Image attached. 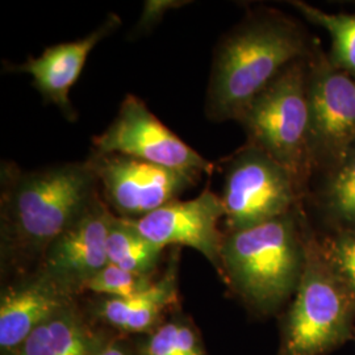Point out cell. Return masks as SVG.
I'll use <instances>...</instances> for the list:
<instances>
[{"mask_svg": "<svg viewBox=\"0 0 355 355\" xmlns=\"http://www.w3.org/2000/svg\"><path fill=\"white\" fill-rule=\"evenodd\" d=\"M101 196L89 161L23 170L3 162L0 171V252L3 271L29 274L51 242Z\"/></svg>", "mask_w": 355, "mask_h": 355, "instance_id": "obj_1", "label": "cell"}, {"mask_svg": "<svg viewBox=\"0 0 355 355\" xmlns=\"http://www.w3.org/2000/svg\"><path fill=\"white\" fill-rule=\"evenodd\" d=\"M315 48L302 26L275 10L246 15L216 46L205 114L216 123L239 121L254 98L288 64Z\"/></svg>", "mask_w": 355, "mask_h": 355, "instance_id": "obj_2", "label": "cell"}, {"mask_svg": "<svg viewBox=\"0 0 355 355\" xmlns=\"http://www.w3.org/2000/svg\"><path fill=\"white\" fill-rule=\"evenodd\" d=\"M300 205L253 228L224 232L220 277L257 316H272L292 300L305 266Z\"/></svg>", "mask_w": 355, "mask_h": 355, "instance_id": "obj_3", "label": "cell"}, {"mask_svg": "<svg viewBox=\"0 0 355 355\" xmlns=\"http://www.w3.org/2000/svg\"><path fill=\"white\" fill-rule=\"evenodd\" d=\"M354 334L355 293L330 268L306 221L304 272L282 318L278 355H328Z\"/></svg>", "mask_w": 355, "mask_h": 355, "instance_id": "obj_4", "label": "cell"}, {"mask_svg": "<svg viewBox=\"0 0 355 355\" xmlns=\"http://www.w3.org/2000/svg\"><path fill=\"white\" fill-rule=\"evenodd\" d=\"M308 58L288 64L254 98L239 120L248 142L283 166L304 195L313 173L309 157Z\"/></svg>", "mask_w": 355, "mask_h": 355, "instance_id": "obj_5", "label": "cell"}, {"mask_svg": "<svg viewBox=\"0 0 355 355\" xmlns=\"http://www.w3.org/2000/svg\"><path fill=\"white\" fill-rule=\"evenodd\" d=\"M303 196L283 166L248 142L224 162V232L253 228L286 215Z\"/></svg>", "mask_w": 355, "mask_h": 355, "instance_id": "obj_6", "label": "cell"}, {"mask_svg": "<svg viewBox=\"0 0 355 355\" xmlns=\"http://www.w3.org/2000/svg\"><path fill=\"white\" fill-rule=\"evenodd\" d=\"M306 98L311 165L327 171L355 144V79L315 49L308 58Z\"/></svg>", "mask_w": 355, "mask_h": 355, "instance_id": "obj_7", "label": "cell"}, {"mask_svg": "<svg viewBox=\"0 0 355 355\" xmlns=\"http://www.w3.org/2000/svg\"><path fill=\"white\" fill-rule=\"evenodd\" d=\"M92 146L96 154L127 155L198 177L212 174L215 167L130 94L123 99L111 124L92 139Z\"/></svg>", "mask_w": 355, "mask_h": 355, "instance_id": "obj_8", "label": "cell"}, {"mask_svg": "<svg viewBox=\"0 0 355 355\" xmlns=\"http://www.w3.org/2000/svg\"><path fill=\"white\" fill-rule=\"evenodd\" d=\"M103 200L123 218H140L198 183L200 177L120 154L89 155Z\"/></svg>", "mask_w": 355, "mask_h": 355, "instance_id": "obj_9", "label": "cell"}, {"mask_svg": "<svg viewBox=\"0 0 355 355\" xmlns=\"http://www.w3.org/2000/svg\"><path fill=\"white\" fill-rule=\"evenodd\" d=\"M225 218L221 196L205 189L190 200H173L140 218H128L154 245L187 246L204 255L220 275L225 233L218 227Z\"/></svg>", "mask_w": 355, "mask_h": 355, "instance_id": "obj_10", "label": "cell"}, {"mask_svg": "<svg viewBox=\"0 0 355 355\" xmlns=\"http://www.w3.org/2000/svg\"><path fill=\"white\" fill-rule=\"evenodd\" d=\"M114 214L98 196L73 225L51 242L38 271L66 291L78 295L103 267L108 265L107 239Z\"/></svg>", "mask_w": 355, "mask_h": 355, "instance_id": "obj_11", "label": "cell"}, {"mask_svg": "<svg viewBox=\"0 0 355 355\" xmlns=\"http://www.w3.org/2000/svg\"><path fill=\"white\" fill-rule=\"evenodd\" d=\"M73 303L76 295L38 270L17 277L0 297L1 355H16L33 330Z\"/></svg>", "mask_w": 355, "mask_h": 355, "instance_id": "obj_12", "label": "cell"}, {"mask_svg": "<svg viewBox=\"0 0 355 355\" xmlns=\"http://www.w3.org/2000/svg\"><path fill=\"white\" fill-rule=\"evenodd\" d=\"M120 24V17L112 13L87 36L49 46L41 55L29 57L24 64H15L10 70L32 76L35 87L45 102L54 104L69 120H74L76 111L70 103V89L79 79L89 53Z\"/></svg>", "mask_w": 355, "mask_h": 355, "instance_id": "obj_13", "label": "cell"}, {"mask_svg": "<svg viewBox=\"0 0 355 355\" xmlns=\"http://www.w3.org/2000/svg\"><path fill=\"white\" fill-rule=\"evenodd\" d=\"M179 249L171 253L165 274L154 280L146 291L128 299L99 296L94 313L114 329L124 333L149 334L164 321L162 315L178 299Z\"/></svg>", "mask_w": 355, "mask_h": 355, "instance_id": "obj_14", "label": "cell"}, {"mask_svg": "<svg viewBox=\"0 0 355 355\" xmlns=\"http://www.w3.org/2000/svg\"><path fill=\"white\" fill-rule=\"evenodd\" d=\"M108 341L73 303L33 330L16 355H99Z\"/></svg>", "mask_w": 355, "mask_h": 355, "instance_id": "obj_15", "label": "cell"}, {"mask_svg": "<svg viewBox=\"0 0 355 355\" xmlns=\"http://www.w3.org/2000/svg\"><path fill=\"white\" fill-rule=\"evenodd\" d=\"M318 211L330 232H355V144L343 159L324 171Z\"/></svg>", "mask_w": 355, "mask_h": 355, "instance_id": "obj_16", "label": "cell"}, {"mask_svg": "<svg viewBox=\"0 0 355 355\" xmlns=\"http://www.w3.org/2000/svg\"><path fill=\"white\" fill-rule=\"evenodd\" d=\"M164 249L144 237L128 220L114 215L107 239L108 262L135 274L153 277Z\"/></svg>", "mask_w": 355, "mask_h": 355, "instance_id": "obj_17", "label": "cell"}, {"mask_svg": "<svg viewBox=\"0 0 355 355\" xmlns=\"http://www.w3.org/2000/svg\"><path fill=\"white\" fill-rule=\"evenodd\" d=\"M291 6L309 23L329 33L330 62L355 79V13L325 12L300 0H293Z\"/></svg>", "mask_w": 355, "mask_h": 355, "instance_id": "obj_18", "label": "cell"}, {"mask_svg": "<svg viewBox=\"0 0 355 355\" xmlns=\"http://www.w3.org/2000/svg\"><path fill=\"white\" fill-rule=\"evenodd\" d=\"M137 345L142 355H207L198 330L182 313L145 334Z\"/></svg>", "mask_w": 355, "mask_h": 355, "instance_id": "obj_19", "label": "cell"}, {"mask_svg": "<svg viewBox=\"0 0 355 355\" xmlns=\"http://www.w3.org/2000/svg\"><path fill=\"white\" fill-rule=\"evenodd\" d=\"M153 283V277L135 274L108 262V265L103 267L86 284L85 291L96 293L103 297L128 299L146 291Z\"/></svg>", "mask_w": 355, "mask_h": 355, "instance_id": "obj_20", "label": "cell"}, {"mask_svg": "<svg viewBox=\"0 0 355 355\" xmlns=\"http://www.w3.org/2000/svg\"><path fill=\"white\" fill-rule=\"evenodd\" d=\"M318 240L330 268L355 293V232H330Z\"/></svg>", "mask_w": 355, "mask_h": 355, "instance_id": "obj_21", "label": "cell"}, {"mask_svg": "<svg viewBox=\"0 0 355 355\" xmlns=\"http://www.w3.org/2000/svg\"><path fill=\"white\" fill-rule=\"evenodd\" d=\"M184 4H187V1H173V0H149V1H145L144 12L141 15L140 21L137 24L136 31L137 32L149 31L152 26H155L164 17V15L167 11H170L175 7H182Z\"/></svg>", "mask_w": 355, "mask_h": 355, "instance_id": "obj_22", "label": "cell"}, {"mask_svg": "<svg viewBox=\"0 0 355 355\" xmlns=\"http://www.w3.org/2000/svg\"><path fill=\"white\" fill-rule=\"evenodd\" d=\"M99 355H142L137 343H132L125 338H110Z\"/></svg>", "mask_w": 355, "mask_h": 355, "instance_id": "obj_23", "label": "cell"}, {"mask_svg": "<svg viewBox=\"0 0 355 355\" xmlns=\"http://www.w3.org/2000/svg\"><path fill=\"white\" fill-rule=\"evenodd\" d=\"M354 340H355V334H354Z\"/></svg>", "mask_w": 355, "mask_h": 355, "instance_id": "obj_24", "label": "cell"}]
</instances>
